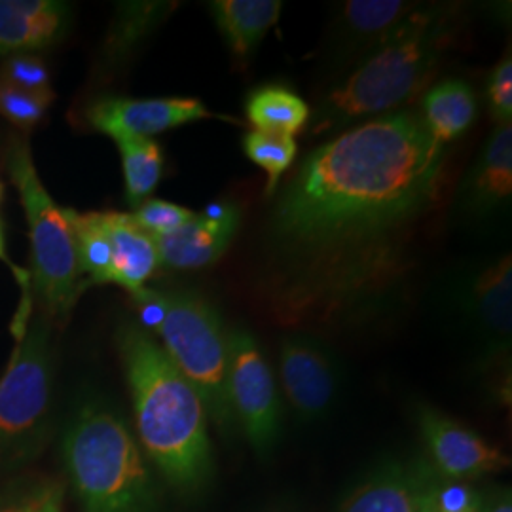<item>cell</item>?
Wrapping results in <instances>:
<instances>
[{"mask_svg":"<svg viewBox=\"0 0 512 512\" xmlns=\"http://www.w3.org/2000/svg\"><path fill=\"white\" fill-rule=\"evenodd\" d=\"M444 164L446 147L412 109L313 148L277 194L264 230L262 300L275 319L330 321L384 296L410 266Z\"/></svg>","mask_w":512,"mask_h":512,"instance_id":"cell-1","label":"cell"},{"mask_svg":"<svg viewBox=\"0 0 512 512\" xmlns=\"http://www.w3.org/2000/svg\"><path fill=\"white\" fill-rule=\"evenodd\" d=\"M118 348L148 458L175 488L200 490L213 475V444L198 391L148 330L122 327Z\"/></svg>","mask_w":512,"mask_h":512,"instance_id":"cell-2","label":"cell"},{"mask_svg":"<svg viewBox=\"0 0 512 512\" xmlns=\"http://www.w3.org/2000/svg\"><path fill=\"white\" fill-rule=\"evenodd\" d=\"M459 29V4L416 6L376 52L319 99L311 114V131H344L401 109L437 71Z\"/></svg>","mask_w":512,"mask_h":512,"instance_id":"cell-3","label":"cell"},{"mask_svg":"<svg viewBox=\"0 0 512 512\" xmlns=\"http://www.w3.org/2000/svg\"><path fill=\"white\" fill-rule=\"evenodd\" d=\"M63 458L84 512H154L156 490L141 448L107 408L78 412L63 442Z\"/></svg>","mask_w":512,"mask_h":512,"instance_id":"cell-4","label":"cell"},{"mask_svg":"<svg viewBox=\"0 0 512 512\" xmlns=\"http://www.w3.org/2000/svg\"><path fill=\"white\" fill-rule=\"evenodd\" d=\"M8 169L29 222L33 281L48 317H65L80 291V266L67 209H61L38 179L37 167L25 141L10 145Z\"/></svg>","mask_w":512,"mask_h":512,"instance_id":"cell-5","label":"cell"},{"mask_svg":"<svg viewBox=\"0 0 512 512\" xmlns=\"http://www.w3.org/2000/svg\"><path fill=\"white\" fill-rule=\"evenodd\" d=\"M162 348L198 391L207 418L224 437H234L238 421L228 391V332L209 302L192 294H169L164 321L156 330Z\"/></svg>","mask_w":512,"mask_h":512,"instance_id":"cell-6","label":"cell"},{"mask_svg":"<svg viewBox=\"0 0 512 512\" xmlns=\"http://www.w3.org/2000/svg\"><path fill=\"white\" fill-rule=\"evenodd\" d=\"M46 317L21 334L0 378V463L27 456L50 404V323Z\"/></svg>","mask_w":512,"mask_h":512,"instance_id":"cell-7","label":"cell"},{"mask_svg":"<svg viewBox=\"0 0 512 512\" xmlns=\"http://www.w3.org/2000/svg\"><path fill=\"white\" fill-rule=\"evenodd\" d=\"M228 391L238 429L258 456L270 454L283 410L274 372L249 330H228Z\"/></svg>","mask_w":512,"mask_h":512,"instance_id":"cell-8","label":"cell"},{"mask_svg":"<svg viewBox=\"0 0 512 512\" xmlns=\"http://www.w3.org/2000/svg\"><path fill=\"white\" fill-rule=\"evenodd\" d=\"M279 378L296 418L313 423L323 420L336 403L342 368L323 340L293 332L279 346Z\"/></svg>","mask_w":512,"mask_h":512,"instance_id":"cell-9","label":"cell"},{"mask_svg":"<svg viewBox=\"0 0 512 512\" xmlns=\"http://www.w3.org/2000/svg\"><path fill=\"white\" fill-rule=\"evenodd\" d=\"M416 6L403 0L340 2L325 37L323 61L332 71L357 67L384 44Z\"/></svg>","mask_w":512,"mask_h":512,"instance_id":"cell-10","label":"cell"},{"mask_svg":"<svg viewBox=\"0 0 512 512\" xmlns=\"http://www.w3.org/2000/svg\"><path fill=\"white\" fill-rule=\"evenodd\" d=\"M86 118L95 131L110 135L116 141L122 137L150 139L167 129L220 116L192 97H105L90 105Z\"/></svg>","mask_w":512,"mask_h":512,"instance_id":"cell-11","label":"cell"},{"mask_svg":"<svg viewBox=\"0 0 512 512\" xmlns=\"http://www.w3.org/2000/svg\"><path fill=\"white\" fill-rule=\"evenodd\" d=\"M439 478L421 459H391L372 469L336 512H423Z\"/></svg>","mask_w":512,"mask_h":512,"instance_id":"cell-12","label":"cell"},{"mask_svg":"<svg viewBox=\"0 0 512 512\" xmlns=\"http://www.w3.org/2000/svg\"><path fill=\"white\" fill-rule=\"evenodd\" d=\"M418 423L431 467L444 480H469L509 467V458L495 446L433 408H420Z\"/></svg>","mask_w":512,"mask_h":512,"instance_id":"cell-13","label":"cell"},{"mask_svg":"<svg viewBox=\"0 0 512 512\" xmlns=\"http://www.w3.org/2000/svg\"><path fill=\"white\" fill-rule=\"evenodd\" d=\"M239 226V211L230 203H211L181 228L154 238L158 260L171 270H198L217 262Z\"/></svg>","mask_w":512,"mask_h":512,"instance_id":"cell-14","label":"cell"},{"mask_svg":"<svg viewBox=\"0 0 512 512\" xmlns=\"http://www.w3.org/2000/svg\"><path fill=\"white\" fill-rule=\"evenodd\" d=\"M465 308L486 340L490 353H503L511 346L512 260L499 256L476 268L467 279Z\"/></svg>","mask_w":512,"mask_h":512,"instance_id":"cell-15","label":"cell"},{"mask_svg":"<svg viewBox=\"0 0 512 512\" xmlns=\"http://www.w3.org/2000/svg\"><path fill=\"white\" fill-rule=\"evenodd\" d=\"M69 8L54 0H0V55L27 54L59 38Z\"/></svg>","mask_w":512,"mask_h":512,"instance_id":"cell-16","label":"cell"},{"mask_svg":"<svg viewBox=\"0 0 512 512\" xmlns=\"http://www.w3.org/2000/svg\"><path fill=\"white\" fill-rule=\"evenodd\" d=\"M103 224L112 247V283L137 293L160 266L154 238L141 230L131 215L103 213Z\"/></svg>","mask_w":512,"mask_h":512,"instance_id":"cell-17","label":"cell"},{"mask_svg":"<svg viewBox=\"0 0 512 512\" xmlns=\"http://www.w3.org/2000/svg\"><path fill=\"white\" fill-rule=\"evenodd\" d=\"M275 0H215L209 10L230 55L245 65L281 16Z\"/></svg>","mask_w":512,"mask_h":512,"instance_id":"cell-18","label":"cell"},{"mask_svg":"<svg viewBox=\"0 0 512 512\" xmlns=\"http://www.w3.org/2000/svg\"><path fill=\"white\" fill-rule=\"evenodd\" d=\"M512 128L499 126L482 150L465 188L467 205L475 211H492L511 200Z\"/></svg>","mask_w":512,"mask_h":512,"instance_id":"cell-19","label":"cell"},{"mask_svg":"<svg viewBox=\"0 0 512 512\" xmlns=\"http://www.w3.org/2000/svg\"><path fill=\"white\" fill-rule=\"evenodd\" d=\"M420 116L431 135L442 145H448L473 126L475 93L463 80H444L425 93Z\"/></svg>","mask_w":512,"mask_h":512,"instance_id":"cell-20","label":"cell"},{"mask_svg":"<svg viewBox=\"0 0 512 512\" xmlns=\"http://www.w3.org/2000/svg\"><path fill=\"white\" fill-rule=\"evenodd\" d=\"M245 116L255 131L294 137L310 126L311 110L283 84H264L247 95Z\"/></svg>","mask_w":512,"mask_h":512,"instance_id":"cell-21","label":"cell"},{"mask_svg":"<svg viewBox=\"0 0 512 512\" xmlns=\"http://www.w3.org/2000/svg\"><path fill=\"white\" fill-rule=\"evenodd\" d=\"M116 145L124 165L126 198L137 209L164 175V152L156 141L145 137H122L116 139Z\"/></svg>","mask_w":512,"mask_h":512,"instance_id":"cell-22","label":"cell"},{"mask_svg":"<svg viewBox=\"0 0 512 512\" xmlns=\"http://www.w3.org/2000/svg\"><path fill=\"white\" fill-rule=\"evenodd\" d=\"M73 228L80 274L92 283H112V247L103 224V213H76L67 209Z\"/></svg>","mask_w":512,"mask_h":512,"instance_id":"cell-23","label":"cell"},{"mask_svg":"<svg viewBox=\"0 0 512 512\" xmlns=\"http://www.w3.org/2000/svg\"><path fill=\"white\" fill-rule=\"evenodd\" d=\"M243 152L245 156L266 171L268 183L266 194L274 196L279 190L281 177L291 169L298 152V145L294 137L275 135V133H262V131H249L243 137Z\"/></svg>","mask_w":512,"mask_h":512,"instance_id":"cell-24","label":"cell"},{"mask_svg":"<svg viewBox=\"0 0 512 512\" xmlns=\"http://www.w3.org/2000/svg\"><path fill=\"white\" fill-rule=\"evenodd\" d=\"M54 93H29L0 80V116L23 129L37 126L44 118Z\"/></svg>","mask_w":512,"mask_h":512,"instance_id":"cell-25","label":"cell"},{"mask_svg":"<svg viewBox=\"0 0 512 512\" xmlns=\"http://www.w3.org/2000/svg\"><path fill=\"white\" fill-rule=\"evenodd\" d=\"M196 217L190 209L181 207L177 203L164 202V200H148L141 203L135 213H131V219L135 224L150 234L152 238L165 236L177 228H181L186 222Z\"/></svg>","mask_w":512,"mask_h":512,"instance_id":"cell-26","label":"cell"},{"mask_svg":"<svg viewBox=\"0 0 512 512\" xmlns=\"http://www.w3.org/2000/svg\"><path fill=\"white\" fill-rule=\"evenodd\" d=\"M0 80L29 93H52L46 65L31 54L12 55L0 74Z\"/></svg>","mask_w":512,"mask_h":512,"instance_id":"cell-27","label":"cell"},{"mask_svg":"<svg viewBox=\"0 0 512 512\" xmlns=\"http://www.w3.org/2000/svg\"><path fill=\"white\" fill-rule=\"evenodd\" d=\"M488 101L495 122L509 126L512 120V57L511 50L499 59L488 80Z\"/></svg>","mask_w":512,"mask_h":512,"instance_id":"cell-28","label":"cell"},{"mask_svg":"<svg viewBox=\"0 0 512 512\" xmlns=\"http://www.w3.org/2000/svg\"><path fill=\"white\" fill-rule=\"evenodd\" d=\"M433 507L437 512H484V501L467 482L439 478L433 492Z\"/></svg>","mask_w":512,"mask_h":512,"instance_id":"cell-29","label":"cell"},{"mask_svg":"<svg viewBox=\"0 0 512 512\" xmlns=\"http://www.w3.org/2000/svg\"><path fill=\"white\" fill-rule=\"evenodd\" d=\"M63 490L57 484L40 486L35 492L23 497L12 507H6L0 512H61Z\"/></svg>","mask_w":512,"mask_h":512,"instance_id":"cell-30","label":"cell"},{"mask_svg":"<svg viewBox=\"0 0 512 512\" xmlns=\"http://www.w3.org/2000/svg\"><path fill=\"white\" fill-rule=\"evenodd\" d=\"M484 512H512L511 495H509V492L499 495L494 503H492V507H488V509L484 507Z\"/></svg>","mask_w":512,"mask_h":512,"instance_id":"cell-31","label":"cell"},{"mask_svg":"<svg viewBox=\"0 0 512 512\" xmlns=\"http://www.w3.org/2000/svg\"><path fill=\"white\" fill-rule=\"evenodd\" d=\"M0 260H6V253H4V239H2V230H0Z\"/></svg>","mask_w":512,"mask_h":512,"instance_id":"cell-32","label":"cell"},{"mask_svg":"<svg viewBox=\"0 0 512 512\" xmlns=\"http://www.w3.org/2000/svg\"><path fill=\"white\" fill-rule=\"evenodd\" d=\"M423 512H437V509L433 507V497H431V501L427 503V507H425V511Z\"/></svg>","mask_w":512,"mask_h":512,"instance_id":"cell-33","label":"cell"},{"mask_svg":"<svg viewBox=\"0 0 512 512\" xmlns=\"http://www.w3.org/2000/svg\"><path fill=\"white\" fill-rule=\"evenodd\" d=\"M266 512H291V511H285V509H272V511H266Z\"/></svg>","mask_w":512,"mask_h":512,"instance_id":"cell-34","label":"cell"},{"mask_svg":"<svg viewBox=\"0 0 512 512\" xmlns=\"http://www.w3.org/2000/svg\"><path fill=\"white\" fill-rule=\"evenodd\" d=\"M0 198H2V184H0Z\"/></svg>","mask_w":512,"mask_h":512,"instance_id":"cell-35","label":"cell"}]
</instances>
